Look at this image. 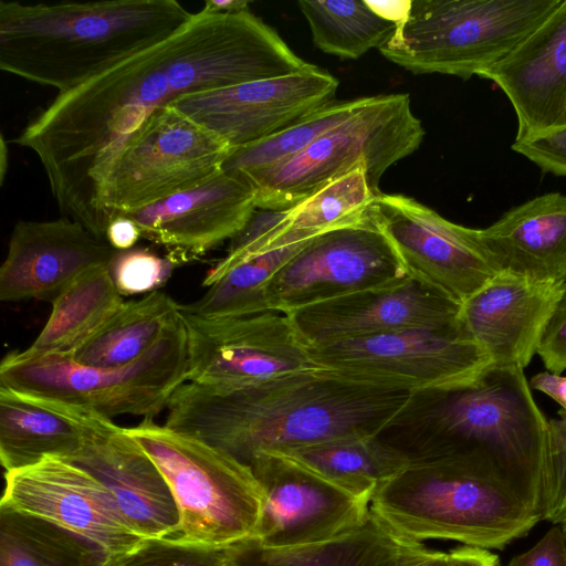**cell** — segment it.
<instances>
[{"label":"cell","mask_w":566,"mask_h":566,"mask_svg":"<svg viewBox=\"0 0 566 566\" xmlns=\"http://www.w3.org/2000/svg\"><path fill=\"white\" fill-rule=\"evenodd\" d=\"M311 65L250 10L201 9L167 40L57 94L12 143L36 154L60 210L106 240L102 189L126 142L153 113L189 94Z\"/></svg>","instance_id":"1"},{"label":"cell","mask_w":566,"mask_h":566,"mask_svg":"<svg viewBox=\"0 0 566 566\" xmlns=\"http://www.w3.org/2000/svg\"><path fill=\"white\" fill-rule=\"evenodd\" d=\"M413 397L318 371L238 389L187 381L169 399L164 424L249 465L260 453L347 437H379Z\"/></svg>","instance_id":"2"},{"label":"cell","mask_w":566,"mask_h":566,"mask_svg":"<svg viewBox=\"0 0 566 566\" xmlns=\"http://www.w3.org/2000/svg\"><path fill=\"white\" fill-rule=\"evenodd\" d=\"M192 15L175 0H1L0 69L66 93L167 40Z\"/></svg>","instance_id":"3"},{"label":"cell","mask_w":566,"mask_h":566,"mask_svg":"<svg viewBox=\"0 0 566 566\" xmlns=\"http://www.w3.org/2000/svg\"><path fill=\"white\" fill-rule=\"evenodd\" d=\"M370 511L400 537L503 549L541 520L542 503L495 459L478 450L411 459L374 493Z\"/></svg>","instance_id":"4"},{"label":"cell","mask_w":566,"mask_h":566,"mask_svg":"<svg viewBox=\"0 0 566 566\" xmlns=\"http://www.w3.org/2000/svg\"><path fill=\"white\" fill-rule=\"evenodd\" d=\"M385 440L409 460L478 450L495 459L542 503L548 460V420L524 369L491 366L471 385L415 395ZM387 430V431H388Z\"/></svg>","instance_id":"5"},{"label":"cell","mask_w":566,"mask_h":566,"mask_svg":"<svg viewBox=\"0 0 566 566\" xmlns=\"http://www.w3.org/2000/svg\"><path fill=\"white\" fill-rule=\"evenodd\" d=\"M563 0H409L378 50L413 74L482 77Z\"/></svg>","instance_id":"6"},{"label":"cell","mask_w":566,"mask_h":566,"mask_svg":"<svg viewBox=\"0 0 566 566\" xmlns=\"http://www.w3.org/2000/svg\"><path fill=\"white\" fill-rule=\"evenodd\" d=\"M165 478L179 512L170 538L227 548L253 537L263 497L250 465L151 418L125 428Z\"/></svg>","instance_id":"7"},{"label":"cell","mask_w":566,"mask_h":566,"mask_svg":"<svg viewBox=\"0 0 566 566\" xmlns=\"http://www.w3.org/2000/svg\"><path fill=\"white\" fill-rule=\"evenodd\" d=\"M188 377L187 338L180 319L140 358L119 367H93L70 356L9 353L0 386L88 409L108 419H154Z\"/></svg>","instance_id":"8"},{"label":"cell","mask_w":566,"mask_h":566,"mask_svg":"<svg viewBox=\"0 0 566 566\" xmlns=\"http://www.w3.org/2000/svg\"><path fill=\"white\" fill-rule=\"evenodd\" d=\"M424 128L407 93L371 96L370 101L291 159L252 184L260 210L282 211L360 165L379 192L382 175L415 153Z\"/></svg>","instance_id":"9"},{"label":"cell","mask_w":566,"mask_h":566,"mask_svg":"<svg viewBox=\"0 0 566 566\" xmlns=\"http://www.w3.org/2000/svg\"><path fill=\"white\" fill-rule=\"evenodd\" d=\"M318 373L413 395L476 381L491 366L461 323L440 329H403L306 347Z\"/></svg>","instance_id":"10"},{"label":"cell","mask_w":566,"mask_h":566,"mask_svg":"<svg viewBox=\"0 0 566 566\" xmlns=\"http://www.w3.org/2000/svg\"><path fill=\"white\" fill-rule=\"evenodd\" d=\"M232 148L177 108L153 113L129 137L102 189L108 227L117 214L192 188L222 170Z\"/></svg>","instance_id":"11"},{"label":"cell","mask_w":566,"mask_h":566,"mask_svg":"<svg viewBox=\"0 0 566 566\" xmlns=\"http://www.w3.org/2000/svg\"><path fill=\"white\" fill-rule=\"evenodd\" d=\"M180 315L188 382L238 389L318 371L283 313L202 317L180 308Z\"/></svg>","instance_id":"12"},{"label":"cell","mask_w":566,"mask_h":566,"mask_svg":"<svg viewBox=\"0 0 566 566\" xmlns=\"http://www.w3.org/2000/svg\"><path fill=\"white\" fill-rule=\"evenodd\" d=\"M408 277L389 240L368 216L311 239L271 277L266 300L270 311L287 314Z\"/></svg>","instance_id":"13"},{"label":"cell","mask_w":566,"mask_h":566,"mask_svg":"<svg viewBox=\"0 0 566 566\" xmlns=\"http://www.w3.org/2000/svg\"><path fill=\"white\" fill-rule=\"evenodd\" d=\"M368 216L409 276L459 304L500 272L481 245L478 229L453 223L413 198L379 191Z\"/></svg>","instance_id":"14"},{"label":"cell","mask_w":566,"mask_h":566,"mask_svg":"<svg viewBox=\"0 0 566 566\" xmlns=\"http://www.w3.org/2000/svg\"><path fill=\"white\" fill-rule=\"evenodd\" d=\"M263 504L252 539L270 548L327 541L359 525L370 500L350 493L279 453L249 463Z\"/></svg>","instance_id":"15"},{"label":"cell","mask_w":566,"mask_h":566,"mask_svg":"<svg viewBox=\"0 0 566 566\" xmlns=\"http://www.w3.org/2000/svg\"><path fill=\"white\" fill-rule=\"evenodd\" d=\"M338 80L312 64L300 72L189 94L169 105L232 149L295 124L335 101Z\"/></svg>","instance_id":"16"},{"label":"cell","mask_w":566,"mask_h":566,"mask_svg":"<svg viewBox=\"0 0 566 566\" xmlns=\"http://www.w3.org/2000/svg\"><path fill=\"white\" fill-rule=\"evenodd\" d=\"M0 505L64 527L96 544L109 557L126 554L146 541L123 517L95 476L60 458L4 472Z\"/></svg>","instance_id":"17"},{"label":"cell","mask_w":566,"mask_h":566,"mask_svg":"<svg viewBox=\"0 0 566 566\" xmlns=\"http://www.w3.org/2000/svg\"><path fill=\"white\" fill-rule=\"evenodd\" d=\"M71 407L82 424L83 441L64 460L95 476L107 489L123 517L144 538H172L179 528V512L153 460L112 419Z\"/></svg>","instance_id":"18"},{"label":"cell","mask_w":566,"mask_h":566,"mask_svg":"<svg viewBox=\"0 0 566 566\" xmlns=\"http://www.w3.org/2000/svg\"><path fill=\"white\" fill-rule=\"evenodd\" d=\"M459 303L409 276L406 281L338 296L285 314L305 347L403 329L460 323Z\"/></svg>","instance_id":"19"},{"label":"cell","mask_w":566,"mask_h":566,"mask_svg":"<svg viewBox=\"0 0 566 566\" xmlns=\"http://www.w3.org/2000/svg\"><path fill=\"white\" fill-rule=\"evenodd\" d=\"M255 210L252 186L222 169L192 188L125 216L143 238L164 247L177 266L231 240Z\"/></svg>","instance_id":"20"},{"label":"cell","mask_w":566,"mask_h":566,"mask_svg":"<svg viewBox=\"0 0 566 566\" xmlns=\"http://www.w3.org/2000/svg\"><path fill=\"white\" fill-rule=\"evenodd\" d=\"M116 250L65 217L18 221L0 268V300L53 302L90 269L111 263Z\"/></svg>","instance_id":"21"},{"label":"cell","mask_w":566,"mask_h":566,"mask_svg":"<svg viewBox=\"0 0 566 566\" xmlns=\"http://www.w3.org/2000/svg\"><path fill=\"white\" fill-rule=\"evenodd\" d=\"M565 284L501 271L460 305V323L492 366L524 369Z\"/></svg>","instance_id":"22"},{"label":"cell","mask_w":566,"mask_h":566,"mask_svg":"<svg viewBox=\"0 0 566 566\" xmlns=\"http://www.w3.org/2000/svg\"><path fill=\"white\" fill-rule=\"evenodd\" d=\"M377 193L370 187L365 166L360 165L292 208L256 209L245 227L231 239L226 256L208 272L203 285H211L250 256L364 221Z\"/></svg>","instance_id":"23"},{"label":"cell","mask_w":566,"mask_h":566,"mask_svg":"<svg viewBox=\"0 0 566 566\" xmlns=\"http://www.w3.org/2000/svg\"><path fill=\"white\" fill-rule=\"evenodd\" d=\"M496 84L517 118L515 140L564 125L566 115V0L482 76Z\"/></svg>","instance_id":"24"},{"label":"cell","mask_w":566,"mask_h":566,"mask_svg":"<svg viewBox=\"0 0 566 566\" xmlns=\"http://www.w3.org/2000/svg\"><path fill=\"white\" fill-rule=\"evenodd\" d=\"M478 238L500 272L566 283V195L544 193L513 207L478 229Z\"/></svg>","instance_id":"25"},{"label":"cell","mask_w":566,"mask_h":566,"mask_svg":"<svg viewBox=\"0 0 566 566\" xmlns=\"http://www.w3.org/2000/svg\"><path fill=\"white\" fill-rule=\"evenodd\" d=\"M427 548L394 533L371 511L350 531L308 545L270 548L248 538L228 547L231 566H401Z\"/></svg>","instance_id":"26"},{"label":"cell","mask_w":566,"mask_h":566,"mask_svg":"<svg viewBox=\"0 0 566 566\" xmlns=\"http://www.w3.org/2000/svg\"><path fill=\"white\" fill-rule=\"evenodd\" d=\"M82 441L83 428L71 406L0 386V459L4 472L50 457L69 459Z\"/></svg>","instance_id":"27"},{"label":"cell","mask_w":566,"mask_h":566,"mask_svg":"<svg viewBox=\"0 0 566 566\" xmlns=\"http://www.w3.org/2000/svg\"><path fill=\"white\" fill-rule=\"evenodd\" d=\"M123 304V296L111 275L109 263L90 269L52 302L44 327L24 352L72 356Z\"/></svg>","instance_id":"28"},{"label":"cell","mask_w":566,"mask_h":566,"mask_svg":"<svg viewBox=\"0 0 566 566\" xmlns=\"http://www.w3.org/2000/svg\"><path fill=\"white\" fill-rule=\"evenodd\" d=\"M380 437V436H379ZM379 437H347L279 453L358 496L375 491L409 465L405 452Z\"/></svg>","instance_id":"29"},{"label":"cell","mask_w":566,"mask_h":566,"mask_svg":"<svg viewBox=\"0 0 566 566\" xmlns=\"http://www.w3.org/2000/svg\"><path fill=\"white\" fill-rule=\"evenodd\" d=\"M180 319V304L161 291L124 302L72 357L93 367H119L146 354Z\"/></svg>","instance_id":"30"},{"label":"cell","mask_w":566,"mask_h":566,"mask_svg":"<svg viewBox=\"0 0 566 566\" xmlns=\"http://www.w3.org/2000/svg\"><path fill=\"white\" fill-rule=\"evenodd\" d=\"M108 558L64 527L0 505V566H104Z\"/></svg>","instance_id":"31"},{"label":"cell","mask_w":566,"mask_h":566,"mask_svg":"<svg viewBox=\"0 0 566 566\" xmlns=\"http://www.w3.org/2000/svg\"><path fill=\"white\" fill-rule=\"evenodd\" d=\"M308 22L314 45L324 53L356 60L379 49L392 35L397 22L375 10L368 1H298Z\"/></svg>","instance_id":"32"},{"label":"cell","mask_w":566,"mask_h":566,"mask_svg":"<svg viewBox=\"0 0 566 566\" xmlns=\"http://www.w3.org/2000/svg\"><path fill=\"white\" fill-rule=\"evenodd\" d=\"M310 240L270 250L239 262L209 285L201 297L190 304L180 305V308L202 317H231L270 311L266 300L269 281Z\"/></svg>","instance_id":"33"},{"label":"cell","mask_w":566,"mask_h":566,"mask_svg":"<svg viewBox=\"0 0 566 566\" xmlns=\"http://www.w3.org/2000/svg\"><path fill=\"white\" fill-rule=\"evenodd\" d=\"M371 96L334 101L295 124L248 146L232 149L222 169L252 186L262 175L291 159L363 108Z\"/></svg>","instance_id":"34"},{"label":"cell","mask_w":566,"mask_h":566,"mask_svg":"<svg viewBox=\"0 0 566 566\" xmlns=\"http://www.w3.org/2000/svg\"><path fill=\"white\" fill-rule=\"evenodd\" d=\"M104 566H230V562L228 547L212 548L170 538H151L126 554L109 557Z\"/></svg>","instance_id":"35"},{"label":"cell","mask_w":566,"mask_h":566,"mask_svg":"<svg viewBox=\"0 0 566 566\" xmlns=\"http://www.w3.org/2000/svg\"><path fill=\"white\" fill-rule=\"evenodd\" d=\"M176 264L146 248L116 251L109 271L122 296L158 291L170 277Z\"/></svg>","instance_id":"36"},{"label":"cell","mask_w":566,"mask_h":566,"mask_svg":"<svg viewBox=\"0 0 566 566\" xmlns=\"http://www.w3.org/2000/svg\"><path fill=\"white\" fill-rule=\"evenodd\" d=\"M512 149L544 172L566 176V124L531 138L514 140Z\"/></svg>","instance_id":"37"},{"label":"cell","mask_w":566,"mask_h":566,"mask_svg":"<svg viewBox=\"0 0 566 566\" xmlns=\"http://www.w3.org/2000/svg\"><path fill=\"white\" fill-rule=\"evenodd\" d=\"M536 354L547 371L562 375L566 370V284L545 325Z\"/></svg>","instance_id":"38"},{"label":"cell","mask_w":566,"mask_h":566,"mask_svg":"<svg viewBox=\"0 0 566 566\" xmlns=\"http://www.w3.org/2000/svg\"><path fill=\"white\" fill-rule=\"evenodd\" d=\"M506 566H566V541L560 524H554L528 551Z\"/></svg>","instance_id":"39"},{"label":"cell","mask_w":566,"mask_h":566,"mask_svg":"<svg viewBox=\"0 0 566 566\" xmlns=\"http://www.w3.org/2000/svg\"><path fill=\"white\" fill-rule=\"evenodd\" d=\"M140 237L142 233L137 224L125 214L115 216L105 234L107 243L116 251L134 248Z\"/></svg>","instance_id":"40"},{"label":"cell","mask_w":566,"mask_h":566,"mask_svg":"<svg viewBox=\"0 0 566 566\" xmlns=\"http://www.w3.org/2000/svg\"><path fill=\"white\" fill-rule=\"evenodd\" d=\"M530 385L531 388L551 397L566 411V376L545 370L532 377Z\"/></svg>","instance_id":"41"},{"label":"cell","mask_w":566,"mask_h":566,"mask_svg":"<svg viewBox=\"0 0 566 566\" xmlns=\"http://www.w3.org/2000/svg\"><path fill=\"white\" fill-rule=\"evenodd\" d=\"M450 566H499V556L489 549L461 546L450 551Z\"/></svg>","instance_id":"42"},{"label":"cell","mask_w":566,"mask_h":566,"mask_svg":"<svg viewBox=\"0 0 566 566\" xmlns=\"http://www.w3.org/2000/svg\"><path fill=\"white\" fill-rule=\"evenodd\" d=\"M566 453V411L559 410L557 417L548 420V460Z\"/></svg>","instance_id":"43"},{"label":"cell","mask_w":566,"mask_h":566,"mask_svg":"<svg viewBox=\"0 0 566 566\" xmlns=\"http://www.w3.org/2000/svg\"><path fill=\"white\" fill-rule=\"evenodd\" d=\"M450 552L432 551L428 547L401 566H450Z\"/></svg>","instance_id":"44"},{"label":"cell","mask_w":566,"mask_h":566,"mask_svg":"<svg viewBox=\"0 0 566 566\" xmlns=\"http://www.w3.org/2000/svg\"><path fill=\"white\" fill-rule=\"evenodd\" d=\"M247 0H207L202 8L209 13H237L249 10Z\"/></svg>","instance_id":"45"},{"label":"cell","mask_w":566,"mask_h":566,"mask_svg":"<svg viewBox=\"0 0 566 566\" xmlns=\"http://www.w3.org/2000/svg\"><path fill=\"white\" fill-rule=\"evenodd\" d=\"M8 143L3 135H0V185L3 184L9 165Z\"/></svg>","instance_id":"46"},{"label":"cell","mask_w":566,"mask_h":566,"mask_svg":"<svg viewBox=\"0 0 566 566\" xmlns=\"http://www.w3.org/2000/svg\"><path fill=\"white\" fill-rule=\"evenodd\" d=\"M551 522L554 524L566 522V505L553 517Z\"/></svg>","instance_id":"47"},{"label":"cell","mask_w":566,"mask_h":566,"mask_svg":"<svg viewBox=\"0 0 566 566\" xmlns=\"http://www.w3.org/2000/svg\"><path fill=\"white\" fill-rule=\"evenodd\" d=\"M560 526H562V530H563V533H564V536H565V541H566V522L560 523Z\"/></svg>","instance_id":"48"},{"label":"cell","mask_w":566,"mask_h":566,"mask_svg":"<svg viewBox=\"0 0 566 566\" xmlns=\"http://www.w3.org/2000/svg\"><path fill=\"white\" fill-rule=\"evenodd\" d=\"M564 124H566V115H565Z\"/></svg>","instance_id":"49"},{"label":"cell","mask_w":566,"mask_h":566,"mask_svg":"<svg viewBox=\"0 0 566 566\" xmlns=\"http://www.w3.org/2000/svg\"><path fill=\"white\" fill-rule=\"evenodd\" d=\"M231 566V565H230Z\"/></svg>","instance_id":"50"}]
</instances>
